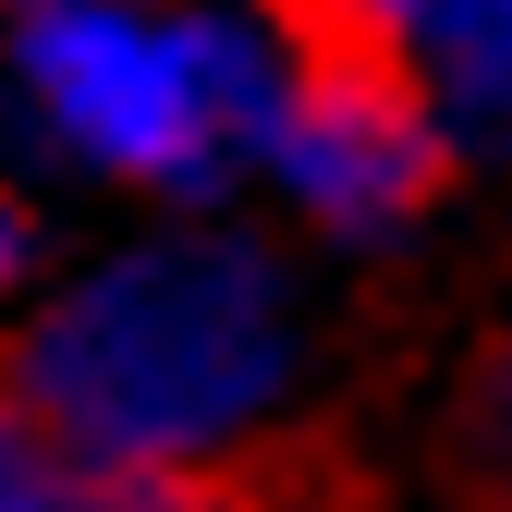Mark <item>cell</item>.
<instances>
[{
  "label": "cell",
  "mask_w": 512,
  "mask_h": 512,
  "mask_svg": "<svg viewBox=\"0 0 512 512\" xmlns=\"http://www.w3.org/2000/svg\"><path fill=\"white\" fill-rule=\"evenodd\" d=\"M281 378V293L232 244H147L25 342V415L110 476L232 439Z\"/></svg>",
  "instance_id": "1"
},
{
  "label": "cell",
  "mask_w": 512,
  "mask_h": 512,
  "mask_svg": "<svg viewBox=\"0 0 512 512\" xmlns=\"http://www.w3.org/2000/svg\"><path fill=\"white\" fill-rule=\"evenodd\" d=\"M281 13V159L330 220H403L439 183L427 49L403 0H269Z\"/></svg>",
  "instance_id": "2"
},
{
  "label": "cell",
  "mask_w": 512,
  "mask_h": 512,
  "mask_svg": "<svg viewBox=\"0 0 512 512\" xmlns=\"http://www.w3.org/2000/svg\"><path fill=\"white\" fill-rule=\"evenodd\" d=\"M25 86L37 110L110 171H208L220 135L256 110L232 37H147L98 0H37L25 13Z\"/></svg>",
  "instance_id": "3"
},
{
  "label": "cell",
  "mask_w": 512,
  "mask_h": 512,
  "mask_svg": "<svg viewBox=\"0 0 512 512\" xmlns=\"http://www.w3.org/2000/svg\"><path fill=\"white\" fill-rule=\"evenodd\" d=\"M415 13V49L452 61V86L512 110V0H403Z\"/></svg>",
  "instance_id": "4"
},
{
  "label": "cell",
  "mask_w": 512,
  "mask_h": 512,
  "mask_svg": "<svg viewBox=\"0 0 512 512\" xmlns=\"http://www.w3.org/2000/svg\"><path fill=\"white\" fill-rule=\"evenodd\" d=\"M0 512H98V488H74L61 439L25 403H0Z\"/></svg>",
  "instance_id": "5"
},
{
  "label": "cell",
  "mask_w": 512,
  "mask_h": 512,
  "mask_svg": "<svg viewBox=\"0 0 512 512\" xmlns=\"http://www.w3.org/2000/svg\"><path fill=\"white\" fill-rule=\"evenodd\" d=\"M488 452H500V464H512V354H500V366H488Z\"/></svg>",
  "instance_id": "6"
},
{
  "label": "cell",
  "mask_w": 512,
  "mask_h": 512,
  "mask_svg": "<svg viewBox=\"0 0 512 512\" xmlns=\"http://www.w3.org/2000/svg\"><path fill=\"white\" fill-rule=\"evenodd\" d=\"M13 256H25V232H13V208H0V281H13Z\"/></svg>",
  "instance_id": "7"
}]
</instances>
